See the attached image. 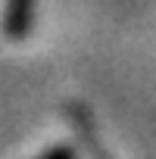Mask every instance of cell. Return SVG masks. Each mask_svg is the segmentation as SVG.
I'll return each mask as SVG.
<instances>
[{
    "mask_svg": "<svg viewBox=\"0 0 156 159\" xmlns=\"http://www.w3.org/2000/svg\"><path fill=\"white\" fill-rule=\"evenodd\" d=\"M34 22V0H7V13H3V31L19 41L31 31Z\"/></svg>",
    "mask_w": 156,
    "mask_h": 159,
    "instance_id": "1",
    "label": "cell"
},
{
    "mask_svg": "<svg viewBox=\"0 0 156 159\" xmlns=\"http://www.w3.org/2000/svg\"><path fill=\"white\" fill-rule=\"evenodd\" d=\"M41 159H75V153H72L69 147H56V150H47Z\"/></svg>",
    "mask_w": 156,
    "mask_h": 159,
    "instance_id": "2",
    "label": "cell"
}]
</instances>
